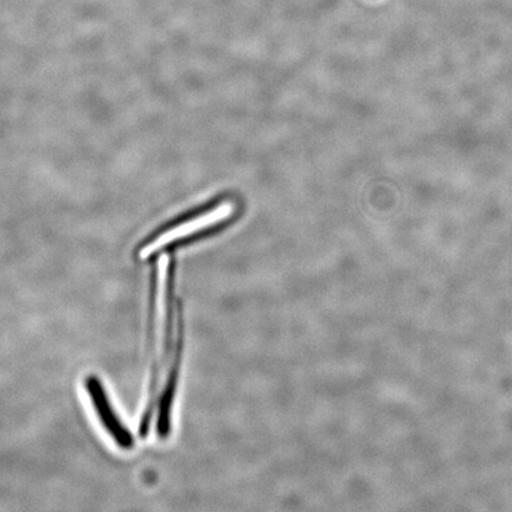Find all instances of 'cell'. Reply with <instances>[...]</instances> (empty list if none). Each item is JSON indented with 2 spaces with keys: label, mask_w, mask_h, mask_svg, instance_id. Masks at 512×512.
Here are the masks:
<instances>
[{
  "label": "cell",
  "mask_w": 512,
  "mask_h": 512,
  "mask_svg": "<svg viewBox=\"0 0 512 512\" xmlns=\"http://www.w3.org/2000/svg\"><path fill=\"white\" fill-rule=\"evenodd\" d=\"M233 214L234 204L232 202H223L220 206L209 211V213L197 216L195 219L182 224H178V226L166 230L165 233L158 235L155 240L147 243L145 247L140 249V259H149L153 254L162 251L163 248L171 245V243L185 239L187 236L196 234L201 232V230L215 226L217 223L226 221Z\"/></svg>",
  "instance_id": "cell-1"
},
{
  "label": "cell",
  "mask_w": 512,
  "mask_h": 512,
  "mask_svg": "<svg viewBox=\"0 0 512 512\" xmlns=\"http://www.w3.org/2000/svg\"><path fill=\"white\" fill-rule=\"evenodd\" d=\"M85 387L89 398H91L94 411L106 432L120 448L131 450L134 446V438L128 428L121 422L119 415L114 411L106 389L102 386L98 376H88Z\"/></svg>",
  "instance_id": "cell-2"
},
{
  "label": "cell",
  "mask_w": 512,
  "mask_h": 512,
  "mask_svg": "<svg viewBox=\"0 0 512 512\" xmlns=\"http://www.w3.org/2000/svg\"><path fill=\"white\" fill-rule=\"evenodd\" d=\"M183 335V319L181 310V312H179L177 323L175 347L168 363V375H166L162 394H160L159 399L157 432L159 437L163 439L168 437L171 430L172 406H174L179 371H181L182 364Z\"/></svg>",
  "instance_id": "cell-3"
}]
</instances>
